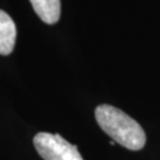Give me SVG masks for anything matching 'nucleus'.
<instances>
[{"instance_id": "nucleus-2", "label": "nucleus", "mask_w": 160, "mask_h": 160, "mask_svg": "<svg viewBox=\"0 0 160 160\" xmlns=\"http://www.w3.org/2000/svg\"><path fill=\"white\" fill-rule=\"evenodd\" d=\"M33 145L44 160H83L77 147L59 134L38 133L33 138Z\"/></svg>"}, {"instance_id": "nucleus-4", "label": "nucleus", "mask_w": 160, "mask_h": 160, "mask_svg": "<svg viewBox=\"0 0 160 160\" xmlns=\"http://www.w3.org/2000/svg\"><path fill=\"white\" fill-rule=\"evenodd\" d=\"M34 12L44 23L52 25L61 17V0H30Z\"/></svg>"}, {"instance_id": "nucleus-1", "label": "nucleus", "mask_w": 160, "mask_h": 160, "mask_svg": "<svg viewBox=\"0 0 160 160\" xmlns=\"http://www.w3.org/2000/svg\"><path fill=\"white\" fill-rule=\"evenodd\" d=\"M95 118L101 129L127 149L139 151L145 146L143 129L125 112L109 104H101L95 110Z\"/></svg>"}, {"instance_id": "nucleus-3", "label": "nucleus", "mask_w": 160, "mask_h": 160, "mask_svg": "<svg viewBox=\"0 0 160 160\" xmlns=\"http://www.w3.org/2000/svg\"><path fill=\"white\" fill-rule=\"evenodd\" d=\"M16 38V24L5 11L0 10V55L7 56L13 51Z\"/></svg>"}]
</instances>
